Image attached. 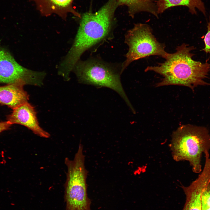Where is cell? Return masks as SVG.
<instances>
[{
    "instance_id": "obj_1",
    "label": "cell",
    "mask_w": 210,
    "mask_h": 210,
    "mask_svg": "<svg viewBox=\"0 0 210 210\" xmlns=\"http://www.w3.org/2000/svg\"><path fill=\"white\" fill-rule=\"evenodd\" d=\"M119 6L116 0H109L95 13L86 12L81 16L72 45L58 68V74L64 79H70L74 66L85 51L107 37L112 29L115 11Z\"/></svg>"
},
{
    "instance_id": "obj_2",
    "label": "cell",
    "mask_w": 210,
    "mask_h": 210,
    "mask_svg": "<svg viewBox=\"0 0 210 210\" xmlns=\"http://www.w3.org/2000/svg\"><path fill=\"white\" fill-rule=\"evenodd\" d=\"M193 46L183 43L177 47L176 51L170 53L163 62L156 66H148L145 71H153L163 77L156 87L177 85L186 86L193 91L200 85H210L205 79L210 70V64L194 60L191 51Z\"/></svg>"
},
{
    "instance_id": "obj_3",
    "label": "cell",
    "mask_w": 210,
    "mask_h": 210,
    "mask_svg": "<svg viewBox=\"0 0 210 210\" xmlns=\"http://www.w3.org/2000/svg\"><path fill=\"white\" fill-rule=\"evenodd\" d=\"M170 148L176 161H188L195 173L202 171V154L210 149V134L206 128L182 125L173 133Z\"/></svg>"
},
{
    "instance_id": "obj_4",
    "label": "cell",
    "mask_w": 210,
    "mask_h": 210,
    "mask_svg": "<svg viewBox=\"0 0 210 210\" xmlns=\"http://www.w3.org/2000/svg\"><path fill=\"white\" fill-rule=\"evenodd\" d=\"M83 148L80 143L74 159H65L67 168L64 184L66 210H91V200L87 193L88 171L85 165Z\"/></svg>"
},
{
    "instance_id": "obj_5",
    "label": "cell",
    "mask_w": 210,
    "mask_h": 210,
    "mask_svg": "<svg viewBox=\"0 0 210 210\" xmlns=\"http://www.w3.org/2000/svg\"><path fill=\"white\" fill-rule=\"evenodd\" d=\"M80 83L98 88L106 87L116 91L132 110H134L124 90L118 72L107 63L98 59L78 60L72 70Z\"/></svg>"
},
{
    "instance_id": "obj_6",
    "label": "cell",
    "mask_w": 210,
    "mask_h": 210,
    "mask_svg": "<svg viewBox=\"0 0 210 210\" xmlns=\"http://www.w3.org/2000/svg\"><path fill=\"white\" fill-rule=\"evenodd\" d=\"M125 42L129 49L126 59L122 65L121 73L134 61L154 55L166 59L170 54L165 51V44L158 41L151 27L146 24H135L125 35Z\"/></svg>"
},
{
    "instance_id": "obj_7",
    "label": "cell",
    "mask_w": 210,
    "mask_h": 210,
    "mask_svg": "<svg viewBox=\"0 0 210 210\" xmlns=\"http://www.w3.org/2000/svg\"><path fill=\"white\" fill-rule=\"evenodd\" d=\"M46 74L44 71H33L22 66L6 49L0 48V83L21 82L25 85L41 86Z\"/></svg>"
},
{
    "instance_id": "obj_8",
    "label": "cell",
    "mask_w": 210,
    "mask_h": 210,
    "mask_svg": "<svg viewBox=\"0 0 210 210\" xmlns=\"http://www.w3.org/2000/svg\"><path fill=\"white\" fill-rule=\"evenodd\" d=\"M13 110L11 113L7 117V121L12 125L18 124L24 126L41 137L47 138L50 137L49 133L39 125L34 108L28 102Z\"/></svg>"
},
{
    "instance_id": "obj_9",
    "label": "cell",
    "mask_w": 210,
    "mask_h": 210,
    "mask_svg": "<svg viewBox=\"0 0 210 210\" xmlns=\"http://www.w3.org/2000/svg\"><path fill=\"white\" fill-rule=\"evenodd\" d=\"M210 180V162H206L198 177L188 186H182L186 195L182 210H202L201 196L204 188Z\"/></svg>"
},
{
    "instance_id": "obj_10",
    "label": "cell",
    "mask_w": 210,
    "mask_h": 210,
    "mask_svg": "<svg viewBox=\"0 0 210 210\" xmlns=\"http://www.w3.org/2000/svg\"><path fill=\"white\" fill-rule=\"evenodd\" d=\"M43 16H48L54 13L65 20L69 13L80 18V15L72 7L74 0H32Z\"/></svg>"
},
{
    "instance_id": "obj_11",
    "label": "cell",
    "mask_w": 210,
    "mask_h": 210,
    "mask_svg": "<svg viewBox=\"0 0 210 210\" xmlns=\"http://www.w3.org/2000/svg\"><path fill=\"white\" fill-rule=\"evenodd\" d=\"M21 82L7 84L0 86V104L13 109L28 102L29 95L23 88Z\"/></svg>"
},
{
    "instance_id": "obj_12",
    "label": "cell",
    "mask_w": 210,
    "mask_h": 210,
    "mask_svg": "<svg viewBox=\"0 0 210 210\" xmlns=\"http://www.w3.org/2000/svg\"><path fill=\"white\" fill-rule=\"evenodd\" d=\"M158 14H161L167 9L178 6L188 7L192 14H196V9L206 15V10L202 0H158L155 1Z\"/></svg>"
},
{
    "instance_id": "obj_13",
    "label": "cell",
    "mask_w": 210,
    "mask_h": 210,
    "mask_svg": "<svg viewBox=\"0 0 210 210\" xmlns=\"http://www.w3.org/2000/svg\"><path fill=\"white\" fill-rule=\"evenodd\" d=\"M119 6L128 7L129 15L133 18L135 15L141 12L150 13L158 18L157 8L154 0H116Z\"/></svg>"
},
{
    "instance_id": "obj_14",
    "label": "cell",
    "mask_w": 210,
    "mask_h": 210,
    "mask_svg": "<svg viewBox=\"0 0 210 210\" xmlns=\"http://www.w3.org/2000/svg\"><path fill=\"white\" fill-rule=\"evenodd\" d=\"M202 210L210 208V180L202 192L201 196Z\"/></svg>"
},
{
    "instance_id": "obj_15",
    "label": "cell",
    "mask_w": 210,
    "mask_h": 210,
    "mask_svg": "<svg viewBox=\"0 0 210 210\" xmlns=\"http://www.w3.org/2000/svg\"><path fill=\"white\" fill-rule=\"evenodd\" d=\"M204 41L205 46L202 50L210 56V16L208 23L207 32L204 37Z\"/></svg>"
},
{
    "instance_id": "obj_16",
    "label": "cell",
    "mask_w": 210,
    "mask_h": 210,
    "mask_svg": "<svg viewBox=\"0 0 210 210\" xmlns=\"http://www.w3.org/2000/svg\"><path fill=\"white\" fill-rule=\"evenodd\" d=\"M12 125V124L8 121L0 122V133L9 129Z\"/></svg>"
},
{
    "instance_id": "obj_17",
    "label": "cell",
    "mask_w": 210,
    "mask_h": 210,
    "mask_svg": "<svg viewBox=\"0 0 210 210\" xmlns=\"http://www.w3.org/2000/svg\"><path fill=\"white\" fill-rule=\"evenodd\" d=\"M210 210V208H208V209H205V210Z\"/></svg>"
}]
</instances>
